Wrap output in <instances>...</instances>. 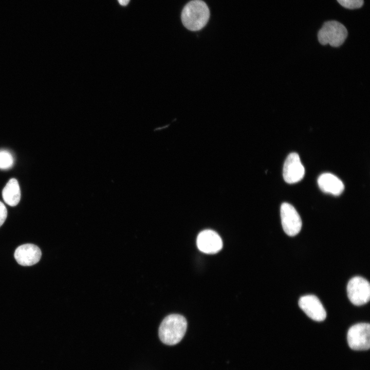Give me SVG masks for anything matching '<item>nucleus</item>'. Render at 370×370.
<instances>
[{
    "instance_id": "6",
    "label": "nucleus",
    "mask_w": 370,
    "mask_h": 370,
    "mask_svg": "<svg viewBox=\"0 0 370 370\" xmlns=\"http://www.w3.org/2000/svg\"><path fill=\"white\" fill-rule=\"evenodd\" d=\"M281 217L283 229L289 236L298 234L302 228L301 217L295 209L290 204L284 202L281 206Z\"/></svg>"
},
{
    "instance_id": "7",
    "label": "nucleus",
    "mask_w": 370,
    "mask_h": 370,
    "mask_svg": "<svg viewBox=\"0 0 370 370\" xmlns=\"http://www.w3.org/2000/svg\"><path fill=\"white\" fill-rule=\"evenodd\" d=\"M305 175V169L299 155L296 153H290L284 162L283 175L285 181L288 183H294L303 179Z\"/></svg>"
},
{
    "instance_id": "3",
    "label": "nucleus",
    "mask_w": 370,
    "mask_h": 370,
    "mask_svg": "<svg viewBox=\"0 0 370 370\" xmlns=\"http://www.w3.org/2000/svg\"><path fill=\"white\" fill-rule=\"evenodd\" d=\"M348 35L345 27L339 22L330 21L326 22L318 33L319 43L332 47H339L344 42Z\"/></svg>"
},
{
    "instance_id": "2",
    "label": "nucleus",
    "mask_w": 370,
    "mask_h": 370,
    "mask_svg": "<svg viewBox=\"0 0 370 370\" xmlns=\"http://www.w3.org/2000/svg\"><path fill=\"white\" fill-rule=\"evenodd\" d=\"M187 328V322L184 317L172 314L166 317L159 328L160 340L166 345H175L183 337Z\"/></svg>"
},
{
    "instance_id": "13",
    "label": "nucleus",
    "mask_w": 370,
    "mask_h": 370,
    "mask_svg": "<svg viewBox=\"0 0 370 370\" xmlns=\"http://www.w3.org/2000/svg\"><path fill=\"white\" fill-rule=\"evenodd\" d=\"M14 158L12 154L8 150H0V169H10L13 165Z\"/></svg>"
},
{
    "instance_id": "16",
    "label": "nucleus",
    "mask_w": 370,
    "mask_h": 370,
    "mask_svg": "<svg viewBox=\"0 0 370 370\" xmlns=\"http://www.w3.org/2000/svg\"><path fill=\"white\" fill-rule=\"evenodd\" d=\"M130 0H118L119 3L122 6H126Z\"/></svg>"
},
{
    "instance_id": "8",
    "label": "nucleus",
    "mask_w": 370,
    "mask_h": 370,
    "mask_svg": "<svg viewBox=\"0 0 370 370\" xmlns=\"http://www.w3.org/2000/svg\"><path fill=\"white\" fill-rule=\"evenodd\" d=\"M299 305L306 315L314 321H322L326 317V312L322 304L314 295L301 297L299 301Z\"/></svg>"
},
{
    "instance_id": "10",
    "label": "nucleus",
    "mask_w": 370,
    "mask_h": 370,
    "mask_svg": "<svg viewBox=\"0 0 370 370\" xmlns=\"http://www.w3.org/2000/svg\"><path fill=\"white\" fill-rule=\"evenodd\" d=\"M42 252L37 246L32 244H25L18 247L14 254L16 262L24 266H32L40 260Z\"/></svg>"
},
{
    "instance_id": "14",
    "label": "nucleus",
    "mask_w": 370,
    "mask_h": 370,
    "mask_svg": "<svg viewBox=\"0 0 370 370\" xmlns=\"http://www.w3.org/2000/svg\"><path fill=\"white\" fill-rule=\"evenodd\" d=\"M343 7L350 9L359 8L363 4V0H337Z\"/></svg>"
},
{
    "instance_id": "5",
    "label": "nucleus",
    "mask_w": 370,
    "mask_h": 370,
    "mask_svg": "<svg viewBox=\"0 0 370 370\" xmlns=\"http://www.w3.org/2000/svg\"><path fill=\"white\" fill-rule=\"evenodd\" d=\"M349 346L356 350H365L370 346V325L369 323L356 324L348 329L347 335Z\"/></svg>"
},
{
    "instance_id": "1",
    "label": "nucleus",
    "mask_w": 370,
    "mask_h": 370,
    "mask_svg": "<svg viewBox=\"0 0 370 370\" xmlns=\"http://www.w3.org/2000/svg\"><path fill=\"white\" fill-rule=\"evenodd\" d=\"M209 17V8L201 0L190 1L184 6L181 13V20L184 26L194 31L203 28Z\"/></svg>"
},
{
    "instance_id": "11",
    "label": "nucleus",
    "mask_w": 370,
    "mask_h": 370,
    "mask_svg": "<svg viewBox=\"0 0 370 370\" xmlns=\"http://www.w3.org/2000/svg\"><path fill=\"white\" fill-rule=\"evenodd\" d=\"M318 183L323 192L335 196L340 195L344 189L343 182L336 176L329 173L321 174L318 179Z\"/></svg>"
},
{
    "instance_id": "15",
    "label": "nucleus",
    "mask_w": 370,
    "mask_h": 370,
    "mask_svg": "<svg viewBox=\"0 0 370 370\" xmlns=\"http://www.w3.org/2000/svg\"><path fill=\"white\" fill-rule=\"evenodd\" d=\"M7 216V210L5 205L0 201V227L4 224Z\"/></svg>"
},
{
    "instance_id": "9",
    "label": "nucleus",
    "mask_w": 370,
    "mask_h": 370,
    "mask_svg": "<svg viewBox=\"0 0 370 370\" xmlns=\"http://www.w3.org/2000/svg\"><path fill=\"white\" fill-rule=\"evenodd\" d=\"M197 246L199 250L203 253L215 254L221 249L223 243L216 232L211 230H206L198 234Z\"/></svg>"
},
{
    "instance_id": "4",
    "label": "nucleus",
    "mask_w": 370,
    "mask_h": 370,
    "mask_svg": "<svg viewBox=\"0 0 370 370\" xmlns=\"http://www.w3.org/2000/svg\"><path fill=\"white\" fill-rule=\"evenodd\" d=\"M347 293L349 300L354 305L365 304L370 299L369 283L362 277L355 276L347 284Z\"/></svg>"
},
{
    "instance_id": "12",
    "label": "nucleus",
    "mask_w": 370,
    "mask_h": 370,
    "mask_svg": "<svg viewBox=\"0 0 370 370\" xmlns=\"http://www.w3.org/2000/svg\"><path fill=\"white\" fill-rule=\"evenodd\" d=\"M4 201L10 206H16L21 199V190L17 180L11 178L2 191Z\"/></svg>"
}]
</instances>
